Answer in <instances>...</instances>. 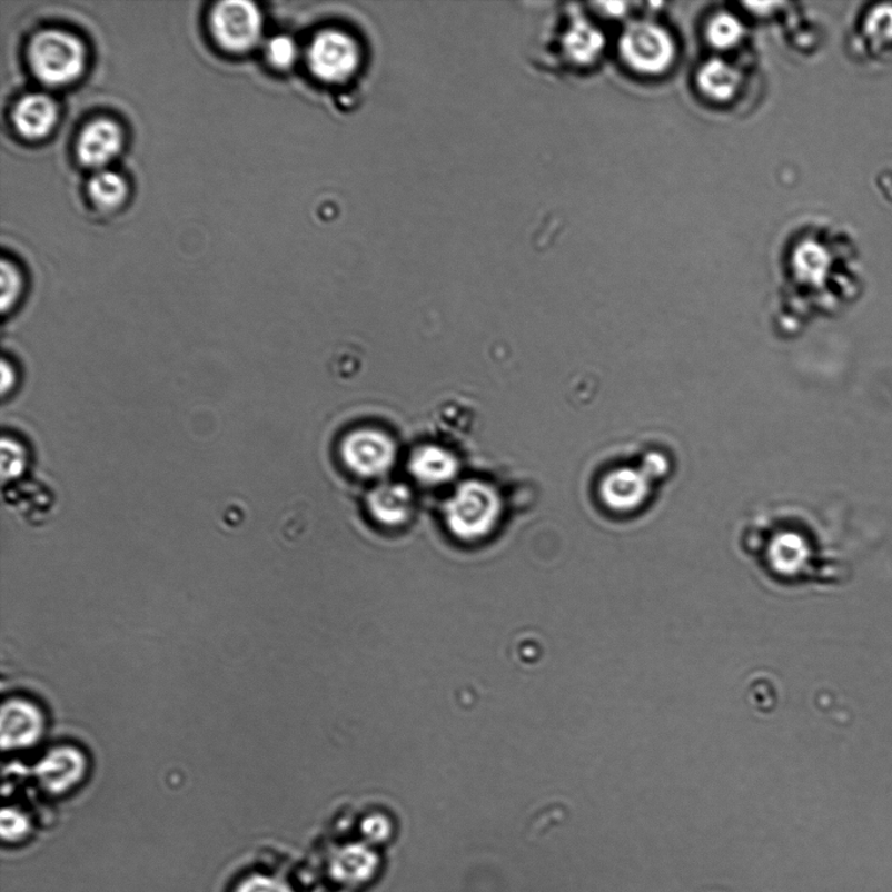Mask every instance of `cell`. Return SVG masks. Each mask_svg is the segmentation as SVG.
<instances>
[{"label":"cell","mask_w":892,"mask_h":892,"mask_svg":"<svg viewBox=\"0 0 892 892\" xmlns=\"http://www.w3.org/2000/svg\"><path fill=\"white\" fill-rule=\"evenodd\" d=\"M4 440L10 446L7 447V445L3 444V452H2L3 478L7 479V477L12 478L22 474V470H24L27 464V454L24 452V448H22L18 444V442H14L12 439L7 440L6 438Z\"/></svg>","instance_id":"18"},{"label":"cell","mask_w":892,"mask_h":892,"mask_svg":"<svg viewBox=\"0 0 892 892\" xmlns=\"http://www.w3.org/2000/svg\"><path fill=\"white\" fill-rule=\"evenodd\" d=\"M500 502L489 486L479 483L464 484L449 500L447 522L457 537L476 539L496 526Z\"/></svg>","instance_id":"3"},{"label":"cell","mask_w":892,"mask_h":892,"mask_svg":"<svg viewBox=\"0 0 892 892\" xmlns=\"http://www.w3.org/2000/svg\"><path fill=\"white\" fill-rule=\"evenodd\" d=\"M343 455L348 466L357 474L377 476L393 466L396 448L394 442L385 434L361 430L350 434L344 442Z\"/></svg>","instance_id":"6"},{"label":"cell","mask_w":892,"mask_h":892,"mask_svg":"<svg viewBox=\"0 0 892 892\" xmlns=\"http://www.w3.org/2000/svg\"><path fill=\"white\" fill-rule=\"evenodd\" d=\"M89 195L101 208H117L126 199L127 185L122 176L111 170H100L88 185Z\"/></svg>","instance_id":"14"},{"label":"cell","mask_w":892,"mask_h":892,"mask_svg":"<svg viewBox=\"0 0 892 892\" xmlns=\"http://www.w3.org/2000/svg\"><path fill=\"white\" fill-rule=\"evenodd\" d=\"M696 80H698L702 93L708 99L726 102L740 91L742 73L736 66L725 62L723 59H711L702 66Z\"/></svg>","instance_id":"9"},{"label":"cell","mask_w":892,"mask_h":892,"mask_svg":"<svg viewBox=\"0 0 892 892\" xmlns=\"http://www.w3.org/2000/svg\"><path fill=\"white\" fill-rule=\"evenodd\" d=\"M412 472L424 483L439 484L453 478L457 464L452 455L438 447L419 449L412 459Z\"/></svg>","instance_id":"12"},{"label":"cell","mask_w":892,"mask_h":892,"mask_svg":"<svg viewBox=\"0 0 892 892\" xmlns=\"http://www.w3.org/2000/svg\"><path fill=\"white\" fill-rule=\"evenodd\" d=\"M359 63L357 43L347 33L328 31L317 36L309 50V65L315 77L328 82L347 80Z\"/></svg>","instance_id":"5"},{"label":"cell","mask_w":892,"mask_h":892,"mask_svg":"<svg viewBox=\"0 0 892 892\" xmlns=\"http://www.w3.org/2000/svg\"><path fill=\"white\" fill-rule=\"evenodd\" d=\"M27 822L17 814H3L2 832L7 839H17L26 834Z\"/></svg>","instance_id":"20"},{"label":"cell","mask_w":892,"mask_h":892,"mask_svg":"<svg viewBox=\"0 0 892 892\" xmlns=\"http://www.w3.org/2000/svg\"><path fill=\"white\" fill-rule=\"evenodd\" d=\"M57 119V103L49 96L41 93L22 97L12 115L14 127L27 139L47 137L54 129Z\"/></svg>","instance_id":"8"},{"label":"cell","mask_w":892,"mask_h":892,"mask_svg":"<svg viewBox=\"0 0 892 892\" xmlns=\"http://www.w3.org/2000/svg\"><path fill=\"white\" fill-rule=\"evenodd\" d=\"M377 858L366 846L354 845L337 853L333 871L337 880L359 883L370 879L376 872Z\"/></svg>","instance_id":"11"},{"label":"cell","mask_w":892,"mask_h":892,"mask_svg":"<svg viewBox=\"0 0 892 892\" xmlns=\"http://www.w3.org/2000/svg\"><path fill=\"white\" fill-rule=\"evenodd\" d=\"M29 62L37 78L50 87L70 85L86 66V49L78 37L62 31H43L29 44Z\"/></svg>","instance_id":"1"},{"label":"cell","mask_w":892,"mask_h":892,"mask_svg":"<svg viewBox=\"0 0 892 892\" xmlns=\"http://www.w3.org/2000/svg\"><path fill=\"white\" fill-rule=\"evenodd\" d=\"M123 146L121 127L110 119H97L81 131L78 140L79 160L86 167L102 169L116 159Z\"/></svg>","instance_id":"7"},{"label":"cell","mask_w":892,"mask_h":892,"mask_svg":"<svg viewBox=\"0 0 892 892\" xmlns=\"http://www.w3.org/2000/svg\"><path fill=\"white\" fill-rule=\"evenodd\" d=\"M267 57L277 69H287L294 65L297 48L294 40L287 36H277L267 44Z\"/></svg>","instance_id":"16"},{"label":"cell","mask_w":892,"mask_h":892,"mask_svg":"<svg viewBox=\"0 0 892 892\" xmlns=\"http://www.w3.org/2000/svg\"><path fill=\"white\" fill-rule=\"evenodd\" d=\"M412 507H414V499H412L409 489L403 485L381 486L370 497L374 516L389 526L407 521Z\"/></svg>","instance_id":"10"},{"label":"cell","mask_w":892,"mask_h":892,"mask_svg":"<svg viewBox=\"0 0 892 892\" xmlns=\"http://www.w3.org/2000/svg\"><path fill=\"white\" fill-rule=\"evenodd\" d=\"M2 307L6 313L17 304L21 290V279L18 268L9 261H2Z\"/></svg>","instance_id":"17"},{"label":"cell","mask_w":892,"mask_h":892,"mask_svg":"<svg viewBox=\"0 0 892 892\" xmlns=\"http://www.w3.org/2000/svg\"><path fill=\"white\" fill-rule=\"evenodd\" d=\"M706 36L715 48L726 50L736 47L744 39L745 28L736 17L729 12H722L711 18Z\"/></svg>","instance_id":"15"},{"label":"cell","mask_w":892,"mask_h":892,"mask_svg":"<svg viewBox=\"0 0 892 892\" xmlns=\"http://www.w3.org/2000/svg\"><path fill=\"white\" fill-rule=\"evenodd\" d=\"M237 892H290V890L285 884L267 879V876H254L246 881Z\"/></svg>","instance_id":"19"},{"label":"cell","mask_w":892,"mask_h":892,"mask_svg":"<svg viewBox=\"0 0 892 892\" xmlns=\"http://www.w3.org/2000/svg\"><path fill=\"white\" fill-rule=\"evenodd\" d=\"M621 56L633 70L658 75L670 69L676 57V44L665 28L655 21H635L626 28L620 42Z\"/></svg>","instance_id":"2"},{"label":"cell","mask_w":892,"mask_h":892,"mask_svg":"<svg viewBox=\"0 0 892 892\" xmlns=\"http://www.w3.org/2000/svg\"><path fill=\"white\" fill-rule=\"evenodd\" d=\"M604 39L588 21L576 20L568 28L565 37V49L569 58L581 65L594 62L602 54Z\"/></svg>","instance_id":"13"},{"label":"cell","mask_w":892,"mask_h":892,"mask_svg":"<svg viewBox=\"0 0 892 892\" xmlns=\"http://www.w3.org/2000/svg\"><path fill=\"white\" fill-rule=\"evenodd\" d=\"M261 14L258 7L246 0H227L215 7L212 31L224 49L235 52L250 50L261 33Z\"/></svg>","instance_id":"4"}]
</instances>
